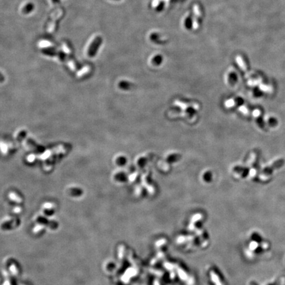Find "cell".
<instances>
[{"label":"cell","mask_w":285,"mask_h":285,"mask_svg":"<svg viewBox=\"0 0 285 285\" xmlns=\"http://www.w3.org/2000/svg\"><path fill=\"white\" fill-rule=\"evenodd\" d=\"M115 1H120V0H115Z\"/></svg>","instance_id":"20"},{"label":"cell","mask_w":285,"mask_h":285,"mask_svg":"<svg viewBox=\"0 0 285 285\" xmlns=\"http://www.w3.org/2000/svg\"><path fill=\"white\" fill-rule=\"evenodd\" d=\"M26 137H27V133H26L25 131H20L17 135L16 139H17L19 141H24Z\"/></svg>","instance_id":"12"},{"label":"cell","mask_w":285,"mask_h":285,"mask_svg":"<svg viewBox=\"0 0 285 285\" xmlns=\"http://www.w3.org/2000/svg\"><path fill=\"white\" fill-rule=\"evenodd\" d=\"M62 11H58L54 13V16H53L52 21L48 25V26H49V27H48V32H52L53 31H54V30L55 28V26H56V21H57L58 19H59V16L62 15Z\"/></svg>","instance_id":"5"},{"label":"cell","mask_w":285,"mask_h":285,"mask_svg":"<svg viewBox=\"0 0 285 285\" xmlns=\"http://www.w3.org/2000/svg\"><path fill=\"white\" fill-rule=\"evenodd\" d=\"M131 86V83L127 81H121L119 83V87L122 89H128L130 88Z\"/></svg>","instance_id":"14"},{"label":"cell","mask_w":285,"mask_h":285,"mask_svg":"<svg viewBox=\"0 0 285 285\" xmlns=\"http://www.w3.org/2000/svg\"><path fill=\"white\" fill-rule=\"evenodd\" d=\"M25 141L26 142V144L29 147L32 148L34 150L38 152H41L44 151V147H42L40 145H38L37 142H36L35 141H34L32 139L28 138V137H26L25 139Z\"/></svg>","instance_id":"3"},{"label":"cell","mask_w":285,"mask_h":285,"mask_svg":"<svg viewBox=\"0 0 285 285\" xmlns=\"http://www.w3.org/2000/svg\"><path fill=\"white\" fill-rule=\"evenodd\" d=\"M236 60L238 62V64L239 65L240 67L242 68V69H244V70H246V66L245 65L244 62L243 61V59H242L240 56H237L236 57Z\"/></svg>","instance_id":"13"},{"label":"cell","mask_w":285,"mask_h":285,"mask_svg":"<svg viewBox=\"0 0 285 285\" xmlns=\"http://www.w3.org/2000/svg\"><path fill=\"white\" fill-rule=\"evenodd\" d=\"M70 147H71L70 145H67L65 146V145L62 146V147L56 149V154H53V156H52V157L45 162L44 168L46 169V170H50L52 167V166L54 165L55 162L58 160V159L60 157L62 154H64V153H65V152H67L69 150Z\"/></svg>","instance_id":"1"},{"label":"cell","mask_w":285,"mask_h":285,"mask_svg":"<svg viewBox=\"0 0 285 285\" xmlns=\"http://www.w3.org/2000/svg\"><path fill=\"white\" fill-rule=\"evenodd\" d=\"M5 81L4 76L2 75V73H0V82H3Z\"/></svg>","instance_id":"18"},{"label":"cell","mask_w":285,"mask_h":285,"mask_svg":"<svg viewBox=\"0 0 285 285\" xmlns=\"http://www.w3.org/2000/svg\"><path fill=\"white\" fill-rule=\"evenodd\" d=\"M125 161V159L123 157H120L117 159V163L118 165H123L124 164V162Z\"/></svg>","instance_id":"15"},{"label":"cell","mask_w":285,"mask_h":285,"mask_svg":"<svg viewBox=\"0 0 285 285\" xmlns=\"http://www.w3.org/2000/svg\"><path fill=\"white\" fill-rule=\"evenodd\" d=\"M163 8H164V3H160V5L158 6V8L157 9V11H161L163 9Z\"/></svg>","instance_id":"17"},{"label":"cell","mask_w":285,"mask_h":285,"mask_svg":"<svg viewBox=\"0 0 285 285\" xmlns=\"http://www.w3.org/2000/svg\"><path fill=\"white\" fill-rule=\"evenodd\" d=\"M52 2L54 3H57L58 2H59V1H60V0H52Z\"/></svg>","instance_id":"19"},{"label":"cell","mask_w":285,"mask_h":285,"mask_svg":"<svg viewBox=\"0 0 285 285\" xmlns=\"http://www.w3.org/2000/svg\"><path fill=\"white\" fill-rule=\"evenodd\" d=\"M69 193L72 196H80L83 193V191L81 188H71L69 189Z\"/></svg>","instance_id":"7"},{"label":"cell","mask_w":285,"mask_h":285,"mask_svg":"<svg viewBox=\"0 0 285 285\" xmlns=\"http://www.w3.org/2000/svg\"><path fill=\"white\" fill-rule=\"evenodd\" d=\"M160 35L158 34H157V33H152V34L151 35V39L152 41L154 42L155 43H157V44H164V42L163 41L160 40Z\"/></svg>","instance_id":"8"},{"label":"cell","mask_w":285,"mask_h":285,"mask_svg":"<svg viewBox=\"0 0 285 285\" xmlns=\"http://www.w3.org/2000/svg\"><path fill=\"white\" fill-rule=\"evenodd\" d=\"M229 77H230V81H236L237 77H236V74H235V73H232V74H231Z\"/></svg>","instance_id":"16"},{"label":"cell","mask_w":285,"mask_h":285,"mask_svg":"<svg viewBox=\"0 0 285 285\" xmlns=\"http://www.w3.org/2000/svg\"><path fill=\"white\" fill-rule=\"evenodd\" d=\"M162 60H163V59H162V56L157 55L154 56L153 59H152V64H154L155 65H159L162 63Z\"/></svg>","instance_id":"9"},{"label":"cell","mask_w":285,"mask_h":285,"mask_svg":"<svg viewBox=\"0 0 285 285\" xmlns=\"http://www.w3.org/2000/svg\"><path fill=\"white\" fill-rule=\"evenodd\" d=\"M41 52L44 54L49 56H58L59 54V53H57L54 52V50H49V49H43L42 50Z\"/></svg>","instance_id":"10"},{"label":"cell","mask_w":285,"mask_h":285,"mask_svg":"<svg viewBox=\"0 0 285 285\" xmlns=\"http://www.w3.org/2000/svg\"><path fill=\"white\" fill-rule=\"evenodd\" d=\"M34 9V5L32 3H28L26 4L22 9V13L23 14H28L33 11Z\"/></svg>","instance_id":"6"},{"label":"cell","mask_w":285,"mask_h":285,"mask_svg":"<svg viewBox=\"0 0 285 285\" xmlns=\"http://www.w3.org/2000/svg\"><path fill=\"white\" fill-rule=\"evenodd\" d=\"M102 38L100 36H97V37L93 40V41L92 42V43L88 49L87 54L89 57L92 58L96 56L99 49V47H100L102 44Z\"/></svg>","instance_id":"2"},{"label":"cell","mask_w":285,"mask_h":285,"mask_svg":"<svg viewBox=\"0 0 285 285\" xmlns=\"http://www.w3.org/2000/svg\"><path fill=\"white\" fill-rule=\"evenodd\" d=\"M184 25H185V28H186L187 29L190 30V29L191 28V27H192V17H191V15H189L188 17L185 19Z\"/></svg>","instance_id":"11"},{"label":"cell","mask_w":285,"mask_h":285,"mask_svg":"<svg viewBox=\"0 0 285 285\" xmlns=\"http://www.w3.org/2000/svg\"><path fill=\"white\" fill-rule=\"evenodd\" d=\"M194 13H195V20L194 22V27L195 29H197L200 26V22L201 19V11L200 6L198 5H194Z\"/></svg>","instance_id":"4"}]
</instances>
